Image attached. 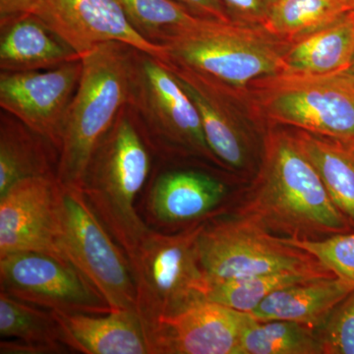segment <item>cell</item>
Here are the masks:
<instances>
[{"label":"cell","mask_w":354,"mask_h":354,"mask_svg":"<svg viewBox=\"0 0 354 354\" xmlns=\"http://www.w3.org/2000/svg\"><path fill=\"white\" fill-rule=\"evenodd\" d=\"M325 354H354V290L316 329Z\"/></svg>","instance_id":"29"},{"label":"cell","mask_w":354,"mask_h":354,"mask_svg":"<svg viewBox=\"0 0 354 354\" xmlns=\"http://www.w3.org/2000/svg\"><path fill=\"white\" fill-rule=\"evenodd\" d=\"M351 11L348 0H278L262 25L281 41H297Z\"/></svg>","instance_id":"24"},{"label":"cell","mask_w":354,"mask_h":354,"mask_svg":"<svg viewBox=\"0 0 354 354\" xmlns=\"http://www.w3.org/2000/svg\"><path fill=\"white\" fill-rule=\"evenodd\" d=\"M82 71V59H79L39 71L1 72L0 108L59 151L65 121Z\"/></svg>","instance_id":"11"},{"label":"cell","mask_w":354,"mask_h":354,"mask_svg":"<svg viewBox=\"0 0 354 354\" xmlns=\"http://www.w3.org/2000/svg\"><path fill=\"white\" fill-rule=\"evenodd\" d=\"M196 106L212 153L221 165L244 169L251 157L250 142L234 97L178 65L165 62Z\"/></svg>","instance_id":"16"},{"label":"cell","mask_w":354,"mask_h":354,"mask_svg":"<svg viewBox=\"0 0 354 354\" xmlns=\"http://www.w3.org/2000/svg\"><path fill=\"white\" fill-rule=\"evenodd\" d=\"M278 0H223L234 22L260 26L264 24Z\"/></svg>","instance_id":"30"},{"label":"cell","mask_w":354,"mask_h":354,"mask_svg":"<svg viewBox=\"0 0 354 354\" xmlns=\"http://www.w3.org/2000/svg\"><path fill=\"white\" fill-rule=\"evenodd\" d=\"M41 0H0V23L36 13Z\"/></svg>","instance_id":"32"},{"label":"cell","mask_w":354,"mask_h":354,"mask_svg":"<svg viewBox=\"0 0 354 354\" xmlns=\"http://www.w3.org/2000/svg\"><path fill=\"white\" fill-rule=\"evenodd\" d=\"M251 315L203 300L146 333L151 354H239Z\"/></svg>","instance_id":"15"},{"label":"cell","mask_w":354,"mask_h":354,"mask_svg":"<svg viewBox=\"0 0 354 354\" xmlns=\"http://www.w3.org/2000/svg\"><path fill=\"white\" fill-rule=\"evenodd\" d=\"M131 50L127 44L109 41L82 57V76L59 149L57 178L62 187L80 190L95 149L127 106Z\"/></svg>","instance_id":"4"},{"label":"cell","mask_w":354,"mask_h":354,"mask_svg":"<svg viewBox=\"0 0 354 354\" xmlns=\"http://www.w3.org/2000/svg\"><path fill=\"white\" fill-rule=\"evenodd\" d=\"M0 291L51 311L108 314V302L73 265L46 254L0 257Z\"/></svg>","instance_id":"10"},{"label":"cell","mask_w":354,"mask_h":354,"mask_svg":"<svg viewBox=\"0 0 354 354\" xmlns=\"http://www.w3.org/2000/svg\"><path fill=\"white\" fill-rule=\"evenodd\" d=\"M349 4V8H351V11H353L354 12V0H348Z\"/></svg>","instance_id":"34"},{"label":"cell","mask_w":354,"mask_h":354,"mask_svg":"<svg viewBox=\"0 0 354 354\" xmlns=\"http://www.w3.org/2000/svg\"><path fill=\"white\" fill-rule=\"evenodd\" d=\"M353 290V283L335 276L312 279L274 291L249 314L260 322L290 321L316 330Z\"/></svg>","instance_id":"19"},{"label":"cell","mask_w":354,"mask_h":354,"mask_svg":"<svg viewBox=\"0 0 354 354\" xmlns=\"http://www.w3.org/2000/svg\"><path fill=\"white\" fill-rule=\"evenodd\" d=\"M59 151L15 116L0 114V197L21 180L57 178Z\"/></svg>","instance_id":"20"},{"label":"cell","mask_w":354,"mask_h":354,"mask_svg":"<svg viewBox=\"0 0 354 354\" xmlns=\"http://www.w3.org/2000/svg\"><path fill=\"white\" fill-rule=\"evenodd\" d=\"M239 216L286 239H322L351 232L295 134L270 129L259 174Z\"/></svg>","instance_id":"1"},{"label":"cell","mask_w":354,"mask_h":354,"mask_svg":"<svg viewBox=\"0 0 354 354\" xmlns=\"http://www.w3.org/2000/svg\"><path fill=\"white\" fill-rule=\"evenodd\" d=\"M288 44L260 26L204 19L165 46V62L189 69L241 100L254 83L285 71Z\"/></svg>","instance_id":"3"},{"label":"cell","mask_w":354,"mask_h":354,"mask_svg":"<svg viewBox=\"0 0 354 354\" xmlns=\"http://www.w3.org/2000/svg\"><path fill=\"white\" fill-rule=\"evenodd\" d=\"M82 59L35 14L0 23L1 72L39 71Z\"/></svg>","instance_id":"18"},{"label":"cell","mask_w":354,"mask_h":354,"mask_svg":"<svg viewBox=\"0 0 354 354\" xmlns=\"http://www.w3.org/2000/svg\"><path fill=\"white\" fill-rule=\"evenodd\" d=\"M354 57V12L288 43L283 73L328 75L346 71Z\"/></svg>","instance_id":"22"},{"label":"cell","mask_w":354,"mask_h":354,"mask_svg":"<svg viewBox=\"0 0 354 354\" xmlns=\"http://www.w3.org/2000/svg\"><path fill=\"white\" fill-rule=\"evenodd\" d=\"M60 227V246L70 264L113 311L136 312V288L127 254L80 190L62 186Z\"/></svg>","instance_id":"9"},{"label":"cell","mask_w":354,"mask_h":354,"mask_svg":"<svg viewBox=\"0 0 354 354\" xmlns=\"http://www.w3.org/2000/svg\"><path fill=\"white\" fill-rule=\"evenodd\" d=\"M65 344L72 353L84 354H151L143 325L136 312L108 314L53 311Z\"/></svg>","instance_id":"17"},{"label":"cell","mask_w":354,"mask_h":354,"mask_svg":"<svg viewBox=\"0 0 354 354\" xmlns=\"http://www.w3.org/2000/svg\"><path fill=\"white\" fill-rule=\"evenodd\" d=\"M176 1L183 4L198 17L220 21V22H234L228 15L223 0H176Z\"/></svg>","instance_id":"31"},{"label":"cell","mask_w":354,"mask_h":354,"mask_svg":"<svg viewBox=\"0 0 354 354\" xmlns=\"http://www.w3.org/2000/svg\"><path fill=\"white\" fill-rule=\"evenodd\" d=\"M197 244L200 265L208 281L279 272L335 276L311 254L241 216L203 223Z\"/></svg>","instance_id":"8"},{"label":"cell","mask_w":354,"mask_h":354,"mask_svg":"<svg viewBox=\"0 0 354 354\" xmlns=\"http://www.w3.org/2000/svg\"><path fill=\"white\" fill-rule=\"evenodd\" d=\"M323 278L304 272H279L223 281H207L206 300L250 313L274 291Z\"/></svg>","instance_id":"27"},{"label":"cell","mask_w":354,"mask_h":354,"mask_svg":"<svg viewBox=\"0 0 354 354\" xmlns=\"http://www.w3.org/2000/svg\"><path fill=\"white\" fill-rule=\"evenodd\" d=\"M315 257L337 278L354 285V234H339L322 239H286Z\"/></svg>","instance_id":"28"},{"label":"cell","mask_w":354,"mask_h":354,"mask_svg":"<svg viewBox=\"0 0 354 354\" xmlns=\"http://www.w3.org/2000/svg\"><path fill=\"white\" fill-rule=\"evenodd\" d=\"M60 192L57 178L34 177L0 197V257L38 252L68 262L60 246Z\"/></svg>","instance_id":"12"},{"label":"cell","mask_w":354,"mask_h":354,"mask_svg":"<svg viewBox=\"0 0 354 354\" xmlns=\"http://www.w3.org/2000/svg\"><path fill=\"white\" fill-rule=\"evenodd\" d=\"M227 184L197 169L160 167L152 171L141 203L140 216L158 232H172L205 223L227 196Z\"/></svg>","instance_id":"13"},{"label":"cell","mask_w":354,"mask_h":354,"mask_svg":"<svg viewBox=\"0 0 354 354\" xmlns=\"http://www.w3.org/2000/svg\"><path fill=\"white\" fill-rule=\"evenodd\" d=\"M0 353H72L51 310L41 308L0 291Z\"/></svg>","instance_id":"21"},{"label":"cell","mask_w":354,"mask_h":354,"mask_svg":"<svg viewBox=\"0 0 354 354\" xmlns=\"http://www.w3.org/2000/svg\"><path fill=\"white\" fill-rule=\"evenodd\" d=\"M35 15L81 58L100 44L120 41L167 60L164 46L144 39L118 0H41Z\"/></svg>","instance_id":"14"},{"label":"cell","mask_w":354,"mask_h":354,"mask_svg":"<svg viewBox=\"0 0 354 354\" xmlns=\"http://www.w3.org/2000/svg\"><path fill=\"white\" fill-rule=\"evenodd\" d=\"M155 157L127 102L97 144L84 174L81 192L127 256L150 230L137 201Z\"/></svg>","instance_id":"2"},{"label":"cell","mask_w":354,"mask_h":354,"mask_svg":"<svg viewBox=\"0 0 354 354\" xmlns=\"http://www.w3.org/2000/svg\"><path fill=\"white\" fill-rule=\"evenodd\" d=\"M344 72L346 75H348L351 79H353V80H354V57L353 60H351V64L348 65V69Z\"/></svg>","instance_id":"33"},{"label":"cell","mask_w":354,"mask_h":354,"mask_svg":"<svg viewBox=\"0 0 354 354\" xmlns=\"http://www.w3.org/2000/svg\"><path fill=\"white\" fill-rule=\"evenodd\" d=\"M251 109L271 124L342 140H354V80L328 75L281 73L249 88Z\"/></svg>","instance_id":"7"},{"label":"cell","mask_w":354,"mask_h":354,"mask_svg":"<svg viewBox=\"0 0 354 354\" xmlns=\"http://www.w3.org/2000/svg\"><path fill=\"white\" fill-rule=\"evenodd\" d=\"M203 223L174 232L150 228L128 254L136 313L145 333L160 321L206 300L197 239Z\"/></svg>","instance_id":"6"},{"label":"cell","mask_w":354,"mask_h":354,"mask_svg":"<svg viewBox=\"0 0 354 354\" xmlns=\"http://www.w3.org/2000/svg\"><path fill=\"white\" fill-rule=\"evenodd\" d=\"M322 178L333 202L354 225V140L298 130L295 134Z\"/></svg>","instance_id":"23"},{"label":"cell","mask_w":354,"mask_h":354,"mask_svg":"<svg viewBox=\"0 0 354 354\" xmlns=\"http://www.w3.org/2000/svg\"><path fill=\"white\" fill-rule=\"evenodd\" d=\"M239 354H323L316 330L290 321L260 322L251 316Z\"/></svg>","instance_id":"26"},{"label":"cell","mask_w":354,"mask_h":354,"mask_svg":"<svg viewBox=\"0 0 354 354\" xmlns=\"http://www.w3.org/2000/svg\"><path fill=\"white\" fill-rule=\"evenodd\" d=\"M128 106L160 162L191 157L221 165L207 143L196 106L174 72L164 60L135 48Z\"/></svg>","instance_id":"5"},{"label":"cell","mask_w":354,"mask_h":354,"mask_svg":"<svg viewBox=\"0 0 354 354\" xmlns=\"http://www.w3.org/2000/svg\"><path fill=\"white\" fill-rule=\"evenodd\" d=\"M118 1L134 29L147 41L164 48L205 19L176 0Z\"/></svg>","instance_id":"25"}]
</instances>
